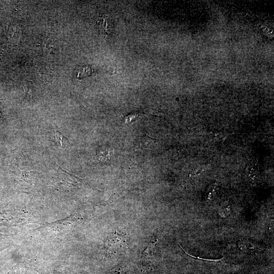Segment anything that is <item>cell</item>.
Returning <instances> with one entry per match:
<instances>
[{
	"mask_svg": "<svg viewBox=\"0 0 274 274\" xmlns=\"http://www.w3.org/2000/svg\"><path fill=\"white\" fill-rule=\"evenodd\" d=\"M97 24L101 34L105 36L109 35L112 30V23L109 16L104 14L98 18Z\"/></svg>",
	"mask_w": 274,
	"mask_h": 274,
	"instance_id": "2",
	"label": "cell"
},
{
	"mask_svg": "<svg viewBox=\"0 0 274 274\" xmlns=\"http://www.w3.org/2000/svg\"><path fill=\"white\" fill-rule=\"evenodd\" d=\"M2 122V115H1V113L0 112V123Z\"/></svg>",
	"mask_w": 274,
	"mask_h": 274,
	"instance_id": "9",
	"label": "cell"
},
{
	"mask_svg": "<svg viewBox=\"0 0 274 274\" xmlns=\"http://www.w3.org/2000/svg\"><path fill=\"white\" fill-rule=\"evenodd\" d=\"M91 73L92 70L90 67L87 66H82L78 73V78L80 79L85 78L90 75Z\"/></svg>",
	"mask_w": 274,
	"mask_h": 274,
	"instance_id": "6",
	"label": "cell"
},
{
	"mask_svg": "<svg viewBox=\"0 0 274 274\" xmlns=\"http://www.w3.org/2000/svg\"><path fill=\"white\" fill-rule=\"evenodd\" d=\"M217 187L218 186L216 184H213L210 186L207 197L208 200H211L213 198L215 192L217 190Z\"/></svg>",
	"mask_w": 274,
	"mask_h": 274,
	"instance_id": "7",
	"label": "cell"
},
{
	"mask_svg": "<svg viewBox=\"0 0 274 274\" xmlns=\"http://www.w3.org/2000/svg\"><path fill=\"white\" fill-rule=\"evenodd\" d=\"M231 206L228 201H224L221 204L218 210V215L221 218L228 217L231 213Z\"/></svg>",
	"mask_w": 274,
	"mask_h": 274,
	"instance_id": "4",
	"label": "cell"
},
{
	"mask_svg": "<svg viewBox=\"0 0 274 274\" xmlns=\"http://www.w3.org/2000/svg\"><path fill=\"white\" fill-rule=\"evenodd\" d=\"M55 136L56 141L60 146L65 147L68 145L67 140L59 131H56Z\"/></svg>",
	"mask_w": 274,
	"mask_h": 274,
	"instance_id": "5",
	"label": "cell"
},
{
	"mask_svg": "<svg viewBox=\"0 0 274 274\" xmlns=\"http://www.w3.org/2000/svg\"><path fill=\"white\" fill-rule=\"evenodd\" d=\"M127 247L126 237L117 232L111 234L108 237L106 244V252L108 255L121 253Z\"/></svg>",
	"mask_w": 274,
	"mask_h": 274,
	"instance_id": "1",
	"label": "cell"
},
{
	"mask_svg": "<svg viewBox=\"0 0 274 274\" xmlns=\"http://www.w3.org/2000/svg\"><path fill=\"white\" fill-rule=\"evenodd\" d=\"M138 116V114L131 113L124 118L125 123H130L131 121L134 120Z\"/></svg>",
	"mask_w": 274,
	"mask_h": 274,
	"instance_id": "8",
	"label": "cell"
},
{
	"mask_svg": "<svg viewBox=\"0 0 274 274\" xmlns=\"http://www.w3.org/2000/svg\"><path fill=\"white\" fill-rule=\"evenodd\" d=\"M239 248L243 251L252 253L257 250V247L255 244L249 241H242L239 243Z\"/></svg>",
	"mask_w": 274,
	"mask_h": 274,
	"instance_id": "3",
	"label": "cell"
}]
</instances>
